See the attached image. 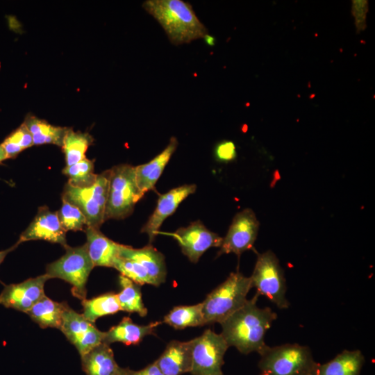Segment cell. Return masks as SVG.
<instances>
[{
    "mask_svg": "<svg viewBox=\"0 0 375 375\" xmlns=\"http://www.w3.org/2000/svg\"><path fill=\"white\" fill-rule=\"evenodd\" d=\"M259 295L247 299L245 303L220 324L222 335L228 347H235L240 353L257 352L260 355L269 347L265 335L277 318L270 308L257 306Z\"/></svg>",
    "mask_w": 375,
    "mask_h": 375,
    "instance_id": "6da1fadb",
    "label": "cell"
},
{
    "mask_svg": "<svg viewBox=\"0 0 375 375\" xmlns=\"http://www.w3.org/2000/svg\"><path fill=\"white\" fill-rule=\"evenodd\" d=\"M142 6L158 22L169 41L176 45L189 43L207 34L206 28L188 2L181 0H147Z\"/></svg>",
    "mask_w": 375,
    "mask_h": 375,
    "instance_id": "7a4b0ae2",
    "label": "cell"
},
{
    "mask_svg": "<svg viewBox=\"0 0 375 375\" xmlns=\"http://www.w3.org/2000/svg\"><path fill=\"white\" fill-rule=\"evenodd\" d=\"M251 288L250 277L239 272L231 273L201 302L206 324H221L240 309L247 301V296Z\"/></svg>",
    "mask_w": 375,
    "mask_h": 375,
    "instance_id": "3957f363",
    "label": "cell"
},
{
    "mask_svg": "<svg viewBox=\"0 0 375 375\" xmlns=\"http://www.w3.org/2000/svg\"><path fill=\"white\" fill-rule=\"evenodd\" d=\"M310 349L299 344L268 347L258 362L260 375H312L317 365Z\"/></svg>",
    "mask_w": 375,
    "mask_h": 375,
    "instance_id": "277c9868",
    "label": "cell"
},
{
    "mask_svg": "<svg viewBox=\"0 0 375 375\" xmlns=\"http://www.w3.org/2000/svg\"><path fill=\"white\" fill-rule=\"evenodd\" d=\"M110 171L105 219H122L133 212L135 203L144 194L136 183L135 167L122 164Z\"/></svg>",
    "mask_w": 375,
    "mask_h": 375,
    "instance_id": "5b68a950",
    "label": "cell"
},
{
    "mask_svg": "<svg viewBox=\"0 0 375 375\" xmlns=\"http://www.w3.org/2000/svg\"><path fill=\"white\" fill-rule=\"evenodd\" d=\"M110 169L97 175L93 184L85 188L74 187L68 183L62 199L78 207L86 217L89 226L99 228L106 221Z\"/></svg>",
    "mask_w": 375,
    "mask_h": 375,
    "instance_id": "8992f818",
    "label": "cell"
},
{
    "mask_svg": "<svg viewBox=\"0 0 375 375\" xmlns=\"http://www.w3.org/2000/svg\"><path fill=\"white\" fill-rule=\"evenodd\" d=\"M64 248L65 254L47 265L45 274L50 278H60L72 285V295L82 301L86 299V284L94 267L85 244L76 247L67 245Z\"/></svg>",
    "mask_w": 375,
    "mask_h": 375,
    "instance_id": "52a82bcc",
    "label": "cell"
},
{
    "mask_svg": "<svg viewBox=\"0 0 375 375\" xmlns=\"http://www.w3.org/2000/svg\"><path fill=\"white\" fill-rule=\"evenodd\" d=\"M252 288L256 293L265 296L278 308L290 306L286 298V281L284 272L275 253L268 250L258 255L252 275Z\"/></svg>",
    "mask_w": 375,
    "mask_h": 375,
    "instance_id": "ba28073f",
    "label": "cell"
},
{
    "mask_svg": "<svg viewBox=\"0 0 375 375\" xmlns=\"http://www.w3.org/2000/svg\"><path fill=\"white\" fill-rule=\"evenodd\" d=\"M190 342L192 375H224V356L229 347L221 333L206 329Z\"/></svg>",
    "mask_w": 375,
    "mask_h": 375,
    "instance_id": "9c48e42d",
    "label": "cell"
},
{
    "mask_svg": "<svg viewBox=\"0 0 375 375\" xmlns=\"http://www.w3.org/2000/svg\"><path fill=\"white\" fill-rule=\"evenodd\" d=\"M259 225L251 209L246 208L237 213L226 236L222 239L217 255L233 253L240 256L243 252L252 249L258 233Z\"/></svg>",
    "mask_w": 375,
    "mask_h": 375,
    "instance_id": "30bf717a",
    "label": "cell"
},
{
    "mask_svg": "<svg viewBox=\"0 0 375 375\" xmlns=\"http://www.w3.org/2000/svg\"><path fill=\"white\" fill-rule=\"evenodd\" d=\"M60 330L76 348L81 356L102 343L104 337V332L69 306L64 313Z\"/></svg>",
    "mask_w": 375,
    "mask_h": 375,
    "instance_id": "8fae6325",
    "label": "cell"
},
{
    "mask_svg": "<svg viewBox=\"0 0 375 375\" xmlns=\"http://www.w3.org/2000/svg\"><path fill=\"white\" fill-rule=\"evenodd\" d=\"M172 235L178 242L182 253L192 262H197L208 249L219 247L223 239L208 230L199 220L179 228Z\"/></svg>",
    "mask_w": 375,
    "mask_h": 375,
    "instance_id": "7c38bea8",
    "label": "cell"
},
{
    "mask_svg": "<svg viewBox=\"0 0 375 375\" xmlns=\"http://www.w3.org/2000/svg\"><path fill=\"white\" fill-rule=\"evenodd\" d=\"M49 278L44 274L19 283L6 285L0 293V305L26 312L45 295L44 284Z\"/></svg>",
    "mask_w": 375,
    "mask_h": 375,
    "instance_id": "4fadbf2b",
    "label": "cell"
},
{
    "mask_svg": "<svg viewBox=\"0 0 375 375\" xmlns=\"http://www.w3.org/2000/svg\"><path fill=\"white\" fill-rule=\"evenodd\" d=\"M66 233L60 223L57 212L51 211L47 206H42L17 242L19 244L30 240H45L65 247L67 246Z\"/></svg>",
    "mask_w": 375,
    "mask_h": 375,
    "instance_id": "5bb4252c",
    "label": "cell"
},
{
    "mask_svg": "<svg viewBox=\"0 0 375 375\" xmlns=\"http://www.w3.org/2000/svg\"><path fill=\"white\" fill-rule=\"evenodd\" d=\"M196 190V185L185 184L159 197L154 211L141 229L142 233L148 235L150 243L155 240L162 222L175 212L185 199L194 193Z\"/></svg>",
    "mask_w": 375,
    "mask_h": 375,
    "instance_id": "9a60e30c",
    "label": "cell"
},
{
    "mask_svg": "<svg viewBox=\"0 0 375 375\" xmlns=\"http://www.w3.org/2000/svg\"><path fill=\"white\" fill-rule=\"evenodd\" d=\"M85 233L87 238L85 245L94 267L113 268L119 258L122 244L111 240L97 228L88 226Z\"/></svg>",
    "mask_w": 375,
    "mask_h": 375,
    "instance_id": "2e32d148",
    "label": "cell"
},
{
    "mask_svg": "<svg viewBox=\"0 0 375 375\" xmlns=\"http://www.w3.org/2000/svg\"><path fill=\"white\" fill-rule=\"evenodd\" d=\"M119 257L140 263L147 272L156 286L165 281L167 270L164 256L151 244L140 249L122 245Z\"/></svg>",
    "mask_w": 375,
    "mask_h": 375,
    "instance_id": "e0dca14e",
    "label": "cell"
},
{
    "mask_svg": "<svg viewBox=\"0 0 375 375\" xmlns=\"http://www.w3.org/2000/svg\"><path fill=\"white\" fill-rule=\"evenodd\" d=\"M177 146V139L172 137L165 149L151 161L135 167L136 183L143 194L153 189Z\"/></svg>",
    "mask_w": 375,
    "mask_h": 375,
    "instance_id": "ac0fdd59",
    "label": "cell"
},
{
    "mask_svg": "<svg viewBox=\"0 0 375 375\" xmlns=\"http://www.w3.org/2000/svg\"><path fill=\"white\" fill-rule=\"evenodd\" d=\"M156 362L165 375H181L192 367L191 342L171 341Z\"/></svg>",
    "mask_w": 375,
    "mask_h": 375,
    "instance_id": "d6986e66",
    "label": "cell"
},
{
    "mask_svg": "<svg viewBox=\"0 0 375 375\" xmlns=\"http://www.w3.org/2000/svg\"><path fill=\"white\" fill-rule=\"evenodd\" d=\"M81 359L86 375H122L127 369L117 365L110 345L103 342L81 356Z\"/></svg>",
    "mask_w": 375,
    "mask_h": 375,
    "instance_id": "ffe728a7",
    "label": "cell"
},
{
    "mask_svg": "<svg viewBox=\"0 0 375 375\" xmlns=\"http://www.w3.org/2000/svg\"><path fill=\"white\" fill-rule=\"evenodd\" d=\"M160 324V322H153L147 325H138L130 317H125L117 325L104 332L103 342L108 345L117 342L126 345L138 344L144 337L153 335Z\"/></svg>",
    "mask_w": 375,
    "mask_h": 375,
    "instance_id": "44dd1931",
    "label": "cell"
},
{
    "mask_svg": "<svg viewBox=\"0 0 375 375\" xmlns=\"http://www.w3.org/2000/svg\"><path fill=\"white\" fill-rule=\"evenodd\" d=\"M365 357L358 350H344L330 361L317 365L312 375H360Z\"/></svg>",
    "mask_w": 375,
    "mask_h": 375,
    "instance_id": "7402d4cb",
    "label": "cell"
},
{
    "mask_svg": "<svg viewBox=\"0 0 375 375\" xmlns=\"http://www.w3.org/2000/svg\"><path fill=\"white\" fill-rule=\"evenodd\" d=\"M68 307L65 301L56 302L44 295L26 313L42 328L60 329L64 313Z\"/></svg>",
    "mask_w": 375,
    "mask_h": 375,
    "instance_id": "603a6c76",
    "label": "cell"
},
{
    "mask_svg": "<svg viewBox=\"0 0 375 375\" xmlns=\"http://www.w3.org/2000/svg\"><path fill=\"white\" fill-rule=\"evenodd\" d=\"M24 123L32 135L33 145L52 144L62 147L67 127L51 125L30 114L26 117Z\"/></svg>",
    "mask_w": 375,
    "mask_h": 375,
    "instance_id": "cb8c5ba5",
    "label": "cell"
},
{
    "mask_svg": "<svg viewBox=\"0 0 375 375\" xmlns=\"http://www.w3.org/2000/svg\"><path fill=\"white\" fill-rule=\"evenodd\" d=\"M92 142L93 138L88 133L74 131L68 128L61 147L65 153L66 165L69 166L85 159V153Z\"/></svg>",
    "mask_w": 375,
    "mask_h": 375,
    "instance_id": "d4e9b609",
    "label": "cell"
},
{
    "mask_svg": "<svg viewBox=\"0 0 375 375\" xmlns=\"http://www.w3.org/2000/svg\"><path fill=\"white\" fill-rule=\"evenodd\" d=\"M163 322L175 329L203 326L206 322L202 310V303L191 306H176L164 317Z\"/></svg>",
    "mask_w": 375,
    "mask_h": 375,
    "instance_id": "484cf974",
    "label": "cell"
},
{
    "mask_svg": "<svg viewBox=\"0 0 375 375\" xmlns=\"http://www.w3.org/2000/svg\"><path fill=\"white\" fill-rule=\"evenodd\" d=\"M84 317L94 324L99 317L115 314L121 310L117 294L107 292L90 299L81 301Z\"/></svg>",
    "mask_w": 375,
    "mask_h": 375,
    "instance_id": "4316f807",
    "label": "cell"
},
{
    "mask_svg": "<svg viewBox=\"0 0 375 375\" xmlns=\"http://www.w3.org/2000/svg\"><path fill=\"white\" fill-rule=\"evenodd\" d=\"M121 291L117 294L121 310L130 313L136 312L140 317H145L147 309L142 299L140 285L124 276H119Z\"/></svg>",
    "mask_w": 375,
    "mask_h": 375,
    "instance_id": "83f0119b",
    "label": "cell"
},
{
    "mask_svg": "<svg viewBox=\"0 0 375 375\" xmlns=\"http://www.w3.org/2000/svg\"><path fill=\"white\" fill-rule=\"evenodd\" d=\"M62 173L69 178V184L78 188L91 185L98 175L94 173V162L87 158L74 165H66Z\"/></svg>",
    "mask_w": 375,
    "mask_h": 375,
    "instance_id": "f1b7e54d",
    "label": "cell"
},
{
    "mask_svg": "<svg viewBox=\"0 0 375 375\" xmlns=\"http://www.w3.org/2000/svg\"><path fill=\"white\" fill-rule=\"evenodd\" d=\"M0 145L3 149L7 159L15 158L22 151L33 145L32 135L23 122L7 136Z\"/></svg>",
    "mask_w": 375,
    "mask_h": 375,
    "instance_id": "f546056e",
    "label": "cell"
},
{
    "mask_svg": "<svg viewBox=\"0 0 375 375\" xmlns=\"http://www.w3.org/2000/svg\"><path fill=\"white\" fill-rule=\"evenodd\" d=\"M57 215L62 228L66 231H83L89 226L88 220L81 210L62 199V206Z\"/></svg>",
    "mask_w": 375,
    "mask_h": 375,
    "instance_id": "4dcf8cb0",
    "label": "cell"
},
{
    "mask_svg": "<svg viewBox=\"0 0 375 375\" xmlns=\"http://www.w3.org/2000/svg\"><path fill=\"white\" fill-rule=\"evenodd\" d=\"M113 268L118 270L121 275L124 276L140 285L144 284L155 285L154 281L146 269L135 260L119 257L116 260Z\"/></svg>",
    "mask_w": 375,
    "mask_h": 375,
    "instance_id": "1f68e13d",
    "label": "cell"
},
{
    "mask_svg": "<svg viewBox=\"0 0 375 375\" xmlns=\"http://www.w3.org/2000/svg\"><path fill=\"white\" fill-rule=\"evenodd\" d=\"M215 153L217 159L219 161L233 160L236 157L235 146L231 141L221 142L215 147Z\"/></svg>",
    "mask_w": 375,
    "mask_h": 375,
    "instance_id": "d6a6232c",
    "label": "cell"
},
{
    "mask_svg": "<svg viewBox=\"0 0 375 375\" xmlns=\"http://www.w3.org/2000/svg\"><path fill=\"white\" fill-rule=\"evenodd\" d=\"M128 375H165L158 367L156 361L145 368L138 370H129Z\"/></svg>",
    "mask_w": 375,
    "mask_h": 375,
    "instance_id": "836d02e7",
    "label": "cell"
},
{
    "mask_svg": "<svg viewBox=\"0 0 375 375\" xmlns=\"http://www.w3.org/2000/svg\"><path fill=\"white\" fill-rule=\"evenodd\" d=\"M18 245H19V244L17 242H16V244L15 245L12 246L11 247H10L8 249H4V250H2V251H0V265L3 262L5 258L6 257V256L10 252L15 250L18 247Z\"/></svg>",
    "mask_w": 375,
    "mask_h": 375,
    "instance_id": "e575fe53",
    "label": "cell"
},
{
    "mask_svg": "<svg viewBox=\"0 0 375 375\" xmlns=\"http://www.w3.org/2000/svg\"><path fill=\"white\" fill-rule=\"evenodd\" d=\"M203 38L208 45L212 46L215 44V38L212 35L206 34Z\"/></svg>",
    "mask_w": 375,
    "mask_h": 375,
    "instance_id": "d590c367",
    "label": "cell"
},
{
    "mask_svg": "<svg viewBox=\"0 0 375 375\" xmlns=\"http://www.w3.org/2000/svg\"><path fill=\"white\" fill-rule=\"evenodd\" d=\"M6 159H7L6 153L0 145V163H1Z\"/></svg>",
    "mask_w": 375,
    "mask_h": 375,
    "instance_id": "8d00e7d4",
    "label": "cell"
},
{
    "mask_svg": "<svg viewBox=\"0 0 375 375\" xmlns=\"http://www.w3.org/2000/svg\"><path fill=\"white\" fill-rule=\"evenodd\" d=\"M129 370H130V369H129L128 368H127V369H126V371L125 372V373L123 374L122 375H128Z\"/></svg>",
    "mask_w": 375,
    "mask_h": 375,
    "instance_id": "74e56055",
    "label": "cell"
}]
</instances>
